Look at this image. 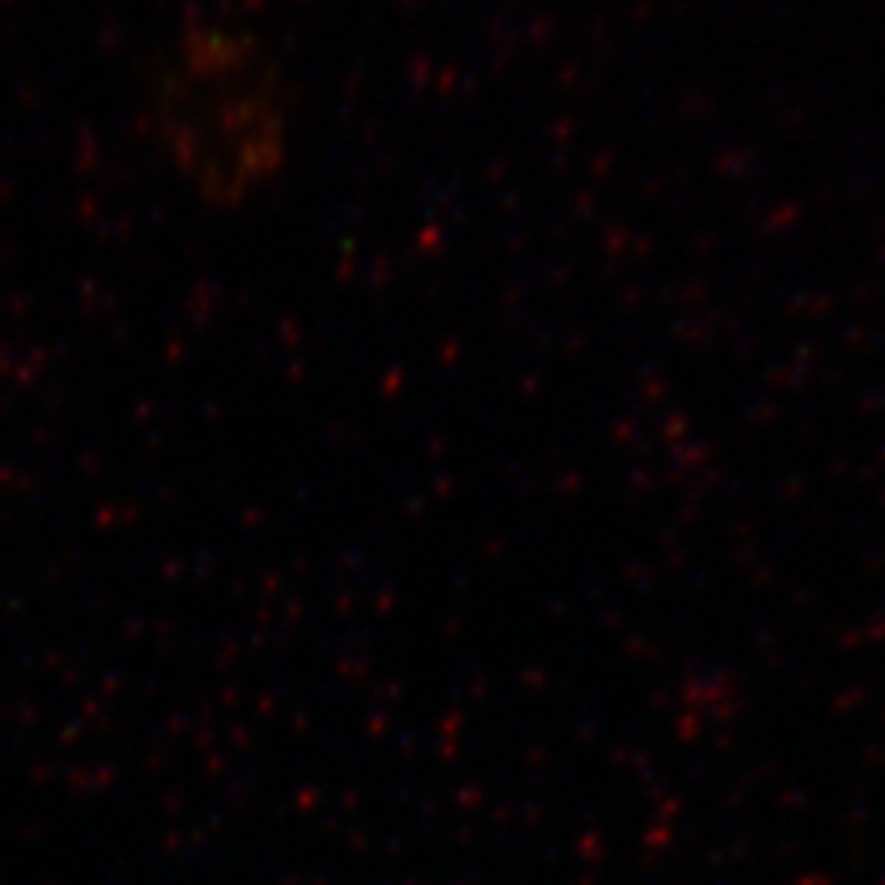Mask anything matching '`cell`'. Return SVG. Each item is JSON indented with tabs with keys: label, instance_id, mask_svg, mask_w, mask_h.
Masks as SVG:
<instances>
[{
	"label": "cell",
	"instance_id": "cell-1",
	"mask_svg": "<svg viewBox=\"0 0 885 885\" xmlns=\"http://www.w3.org/2000/svg\"><path fill=\"white\" fill-rule=\"evenodd\" d=\"M148 132L164 171L210 214L269 197L295 158V89L263 33L194 17L164 43L148 89Z\"/></svg>",
	"mask_w": 885,
	"mask_h": 885
}]
</instances>
